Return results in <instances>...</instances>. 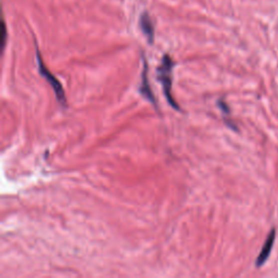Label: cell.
Wrapping results in <instances>:
<instances>
[{
    "label": "cell",
    "instance_id": "cell-1",
    "mask_svg": "<svg viewBox=\"0 0 278 278\" xmlns=\"http://www.w3.org/2000/svg\"><path fill=\"white\" fill-rule=\"evenodd\" d=\"M173 67H174V62L171 59L170 56H163L162 58V63L158 69V79L162 84L163 87V93L166 97L167 102L170 103V106L172 108H174L177 111H180V108L178 106V103L174 99V97L172 95V72H173Z\"/></svg>",
    "mask_w": 278,
    "mask_h": 278
},
{
    "label": "cell",
    "instance_id": "cell-2",
    "mask_svg": "<svg viewBox=\"0 0 278 278\" xmlns=\"http://www.w3.org/2000/svg\"><path fill=\"white\" fill-rule=\"evenodd\" d=\"M36 58H37L38 71H40L41 75L49 83V85L51 86V88L54 89L55 95H56L57 99H58V101H59L60 105L62 107H67V97H66V94H64V90H63L61 83L56 79L55 75L50 73V71L47 69L46 64L44 63V61L42 59V56L40 54V50H38V49L36 51Z\"/></svg>",
    "mask_w": 278,
    "mask_h": 278
},
{
    "label": "cell",
    "instance_id": "cell-3",
    "mask_svg": "<svg viewBox=\"0 0 278 278\" xmlns=\"http://www.w3.org/2000/svg\"><path fill=\"white\" fill-rule=\"evenodd\" d=\"M275 238H276V229L273 228L269 231L266 240H265L263 247L261 249L260 254H258V256L256 257V260H255V265L257 267L262 266V265L267 261V258L270 254V251H271V249H273Z\"/></svg>",
    "mask_w": 278,
    "mask_h": 278
},
{
    "label": "cell",
    "instance_id": "cell-4",
    "mask_svg": "<svg viewBox=\"0 0 278 278\" xmlns=\"http://www.w3.org/2000/svg\"><path fill=\"white\" fill-rule=\"evenodd\" d=\"M148 79H149V77H148V66L146 60H144V70H143V73H141V84L139 87V92L147 100H149L152 105L156 106L157 101H156V98H154L149 84V80Z\"/></svg>",
    "mask_w": 278,
    "mask_h": 278
},
{
    "label": "cell",
    "instance_id": "cell-5",
    "mask_svg": "<svg viewBox=\"0 0 278 278\" xmlns=\"http://www.w3.org/2000/svg\"><path fill=\"white\" fill-rule=\"evenodd\" d=\"M140 28L141 31L144 32V34L146 35V37L149 40L150 43L153 42V36H154V29H153V24L150 20L149 16L144 15L141 16L140 18Z\"/></svg>",
    "mask_w": 278,
    "mask_h": 278
}]
</instances>
